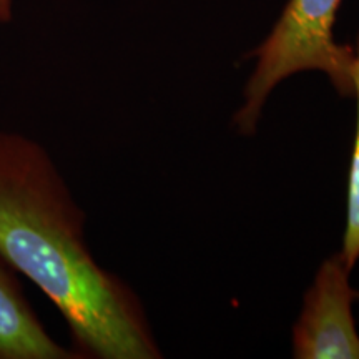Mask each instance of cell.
Returning a JSON list of instances; mask_svg holds the SVG:
<instances>
[{
	"label": "cell",
	"mask_w": 359,
	"mask_h": 359,
	"mask_svg": "<svg viewBox=\"0 0 359 359\" xmlns=\"http://www.w3.org/2000/svg\"><path fill=\"white\" fill-rule=\"evenodd\" d=\"M358 302H359V296H358Z\"/></svg>",
	"instance_id": "52a82bcc"
},
{
	"label": "cell",
	"mask_w": 359,
	"mask_h": 359,
	"mask_svg": "<svg viewBox=\"0 0 359 359\" xmlns=\"http://www.w3.org/2000/svg\"><path fill=\"white\" fill-rule=\"evenodd\" d=\"M343 0H288L281 17L258 48L253 75L245 88V105L235 116L241 133H253L269 93L299 72H323L336 92L353 97L354 47L338 43L334 24Z\"/></svg>",
	"instance_id": "7a4b0ae2"
},
{
	"label": "cell",
	"mask_w": 359,
	"mask_h": 359,
	"mask_svg": "<svg viewBox=\"0 0 359 359\" xmlns=\"http://www.w3.org/2000/svg\"><path fill=\"white\" fill-rule=\"evenodd\" d=\"M349 275L351 268L341 251L318 269L293 330L296 359H359V334L353 316L359 291L351 286Z\"/></svg>",
	"instance_id": "3957f363"
},
{
	"label": "cell",
	"mask_w": 359,
	"mask_h": 359,
	"mask_svg": "<svg viewBox=\"0 0 359 359\" xmlns=\"http://www.w3.org/2000/svg\"><path fill=\"white\" fill-rule=\"evenodd\" d=\"M13 6L15 0H0V22L7 24L13 19Z\"/></svg>",
	"instance_id": "8992f818"
},
{
	"label": "cell",
	"mask_w": 359,
	"mask_h": 359,
	"mask_svg": "<svg viewBox=\"0 0 359 359\" xmlns=\"http://www.w3.org/2000/svg\"><path fill=\"white\" fill-rule=\"evenodd\" d=\"M353 95L356 97V135L349 165L348 177V217L346 230L343 238V253L348 266L354 268L359 259V34L354 43V62H353Z\"/></svg>",
	"instance_id": "5b68a950"
},
{
	"label": "cell",
	"mask_w": 359,
	"mask_h": 359,
	"mask_svg": "<svg viewBox=\"0 0 359 359\" xmlns=\"http://www.w3.org/2000/svg\"><path fill=\"white\" fill-rule=\"evenodd\" d=\"M0 359H79L47 333L13 268L0 255Z\"/></svg>",
	"instance_id": "277c9868"
},
{
	"label": "cell",
	"mask_w": 359,
	"mask_h": 359,
	"mask_svg": "<svg viewBox=\"0 0 359 359\" xmlns=\"http://www.w3.org/2000/svg\"><path fill=\"white\" fill-rule=\"evenodd\" d=\"M0 255L55 304L79 358H161L138 296L93 258L85 215L50 154L8 130H0Z\"/></svg>",
	"instance_id": "6da1fadb"
}]
</instances>
